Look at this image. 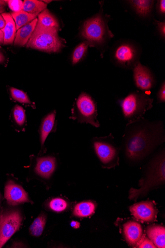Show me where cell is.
<instances>
[{
    "mask_svg": "<svg viewBox=\"0 0 165 248\" xmlns=\"http://www.w3.org/2000/svg\"><path fill=\"white\" fill-rule=\"evenodd\" d=\"M56 168V159L53 156L38 157L36 159L35 168V173L39 176L49 179L55 171Z\"/></svg>",
    "mask_w": 165,
    "mask_h": 248,
    "instance_id": "4fadbf2b",
    "label": "cell"
},
{
    "mask_svg": "<svg viewBox=\"0 0 165 248\" xmlns=\"http://www.w3.org/2000/svg\"><path fill=\"white\" fill-rule=\"evenodd\" d=\"M47 5L37 0H25L23 2L22 11L31 14H38L46 9Z\"/></svg>",
    "mask_w": 165,
    "mask_h": 248,
    "instance_id": "cb8c5ba5",
    "label": "cell"
},
{
    "mask_svg": "<svg viewBox=\"0 0 165 248\" xmlns=\"http://www.w3.org/2000/svg\"><path fill=\"white\" fill-rule=\"evenodd\" d=\"M98 115L95 101L89 94L83 93L76 100L70 119L81 124H89L99 127L100 124L97 120Z\"/></svg>",
    "mask_w": 165,
    "mask_h": 248,
    "instance_id": "8992f818",
    "label": "cell"
},
{
    "mask_svg": "<svg viewBox=\"0 0 165 248\" xmlns=\"http://www.w3.org/2000/svg\"><path fill=\"white\" fill-rule=\"evenodd\" d=\"M96 207L91 202H80L75 208L74 214L75 216L81 217H88L95 213Z\"/></svg>",
    "mask_w": 165,
    "mask_h": 248,
    "instance_id": "603a6c76",
    "label": "cell"
},
{
    "mask_svg": "<svg viewBox=\"0 0 165 248\" xmlns=\"http://www.w3.org/2000/svg\"><path fill=\"white\" fill-rule=\"evenodd\" d=\"M59 29L34 31L27 47L49 53H59L65 46L64 40L58 35Z\"/></svg>",
    "mask_w": 165,
    "mask_h": 248,
    "instance_id": "5b68a950",
    "label": "cell"
},
{
    "mask_svg": "<svg viewBox=\"0 0 165 248\" xmlns=\"http://www.w3.org/2000/svg\"><path fill=\"white\" fill-rule=\"evenodd\" d=\"M158 101L159 103L165 102V82L162 84L157 95Z\"/></svg>",
    "mask_w": 165,
    "mask_h": 248,
    "instance_id": "1f68e13d",
    "label": "cell"
},
{
    "mask_svg": "<svg viewBox=\"0 0 165 248\" xmlns=\"http://www.w3.org/2000/svg\"><path fill=\"white\" fill-rule=\"evenodd\" d=\"M147 234L156 247L165 248V228L160 225L150 227L147 229Z\"/></svg>",
    "mask_w": 165,
    "mask_h": 248,
    "instance_id": "ac0fdd59",
    "label": "cell"
},
{
    "mask_svg": "<svg viewBox=\"0 0 165 248\" xmlns=\"http://www.w3.org/2000/svg\"><path fill=\"white\" fill-rule=\"evenodd\" d=\"M163 122H150L140 119L129 123L126 126L125 153L132 161L145 157L164 138Z\"/></svg>",
    "mask_w": 165,
    "mask_h": 248,
    "instance_id": "6da1fadb",
    "label": "cell"
},
{
    "mask_svg": "<svg viewBox=\"0 0 165 248\" xmlns=\"http://www.w3.org/2000/svg\"><path fill=\"white\" fill-rule=\"evenodd\" d=\"M6 7V2L5 1L0 0V14L4 13Z\"/></svg>",
    "mask_w": 165,
    "mask_h": 248,
    "instance_id": "836d02e7",
    "label": "cell"
},
{
    "mask_svg": "<svg viewBox=\"0 0 165 248\" xmlns=\"http://www.w3.org/2000/svg\"><path fill=\"white\" fill-rule=\"evenodd\" d=\"M6 21V26L2 30L4 34V45H11L13 43L15 37L16 26L15 22L10 13L2 14Z\"/></svg>",
    "mask_w": 165,
    "mask_h": 248,
    "instance_id": "d6986e66",
    "label": "cell"
},
{
    "mask_svg": "<svg viewBox=\"0 0 165 248\" xmlns=\"http://www.w3.org/2000/svg\"><path fill=\"white\" fill-rule=\"evenodd\" d=\"M89 46V43L87 41H85L78 45L73 53L72 62L73 64H76L83 59Z\"/></svg>",
    "mask_w": 165,
    "mask_h": 248,
    "instance_id": "d4e9b609",
    "label": "cell"
},
{
    "mask_svg": "<svg viewBox=\"0 0 165 248\" xmlns=\"http://www.w3.org/2000/svg\"><path fill=\"white\" fill-rule=\"evenodd\" d=\"M156 9L157 13L161 16H165V1L161 0L157 2Z\"/></svg>",
    "mask_w": 165,
    "mask_h": 248,
    "instance_id": "d6a6232c",
    "label": "cell"
},
{
    "mask_svg": "<svg viewBox=\"0 0 165 248\" xmlns=\"http://www.w3.org/2000/svg\"><path fill=\"white\" fill-rule=\"evenodd\" d=\"M107 24V18L104 16L102 10L84 22L81 36L89 43L90 46L101 47L114 36Z\"/></svg>",
    "mask_w": 165,
    "mask_h": 248,
    "instance_id": "7a4b0ae2",
    "label": "cell"
},
{
    "mask_svg": "<svg viewBox=\"0 0 165 248\" xmlns=\"http://www.w3.org/2000/svg\"><path fill=\"white\" fill-rule=\"evenodd\" d=\"M44 3H45V2H46V3H50V2H51V1H44Z\"/></svg>",
    "mask_w": 165,
    "mask_h": 248,
    "instance_id": "f35d334b",
    "label": "cell"
},
{
    "mask_svg": "<svg viewBox=\"0 0 165 248\" xmlns=\"http://www.w3.org/2000/svg\"><path fill=\"white\" fill-rule=\"evenodd\" d=\"M16 24V29L18 30L23 27L26 26L36 18L38 14H31L21 11L11 14Z\"/></svg>",
    "mask_w": 165,
    "mask_h": 248,
    "instance_id": "7402d4cb",
    "label": "cell"
},
{
    "mask_svg": "<svg viewBox=\"0 0 165 248\" xmlns=\"http://www.w3.org/2000/svg\"><path fill=\"white\" fill-rule=\"evenodd\" d=\"M56 111L53 110L41 121L39 127L40 140L42 147L44 146L46 139L52 132H55L57 128Z\"/></svg>",
    "mask_w": 165,
    "mask_h": 248,
    "instance_id": "5bb4252c",
    "label": "cell"
},
{
    "mask_svg": "<svg viewBox=\"0 0 165 248\" xmlns=\"http://www.w3.org/2000/svg\"><path fill=\"white\" fill-rule=\"evenodd\" d=\"M5 1L8 3L9 8L13 13L22 11L23 2L21 0H9V1Z\"/></svg>",
    "mask_w": 165,
    "mask_h": 248,
    "instance_id": "f1b7e54d",
    "label": "cell"
},
{
    "mask_svg": "<svg viewBox=\"0 0 165 248\" xmlns=\"http://www.w3.org/2000/svg\"><path fill=\"white\" fill-rule=\"evenodd\" d=\"M5 61V57L3 53L0 52V63L4 62Z\"/></svg>",
    "mask_w": 165,
    "mask_h": 248,
    "instance_id": "74e56055",
    "label": "cell"
},
{
    "mask_svg": "<svg viewBox=\"0 0 165 248\" xmlns=\"http://www.w3.org/2000/svg\"><path fill=\"white\" fill-rule=\"evenodd\" d=\"M50 208L54 211L60 212L64 211L67 207V202L61 198H55L50 202Z\"/></svg>",
    "mask_w": 165,
    "mask_h": 248,
    "instance_id": "83f0119b",
    "label": "cell"
},
{
    "mask_svg": "<svg viewBox=\"0 0 165 248\" xmlns=\"http://www.w3.org/2000/svg\"><path fill=\"white\" fill-rule=\"evenodd\" d=\"M137 56V51L134 45L127 43L119 45L113 53L115 62L125 67H130L134 65Z\"/></svg>",
    "mask_w": 165,
    "mask_h": 248,
    "instance_id": "ba28073f",
    "label": "cell"
},
{
    "mask_svg": "<svg viewBox=\"0 0 165 248\" xmlns=\"http://www.w3.org/2000/svg\"><path fill=\"white\" fill-rule=\"evenodd\" d=\"M5 197L9 205L15 206L30 202L28 193L20 186L9 180L5 188Z\"/></svg>",
    "mask_w": 165,
    "mask_h": 248,
    "instance_id": "30bf717a",
    "label": "cell"
},
{
    "mask_svg": "<svg viewBox=\"0 0 165 248\" xmlns=\"http://www.w3.org/2000/svg\"><path fill=\"white\" fill-rule=\"evenodd\" d=\"M135 246L138 248H156L153 242L145 236H142L137 243Z\"/></svg>",
    "mask_w": 165,
    "mask_h": 248,
    "instance_id": "f546056e",
    "label": "cell"
},
{
    "mask_svg": "<svg viewBox=\"0 0 165 248\" xmlns=\"http://www.w3.org/2000/svg\"><path fill=\"white\" fill-rule=\"evenodd\" d=\"M153 100L145 93H130L120 102L123 115L129 123L142 119L146 112L153 107Z\"/></svg>",
    "mask_w": 165,
    "mask_h": 248,
    "instance_id": "277c9868",
    "label": "cell"
},
{
    "mask_svg": "<svg viewBox=\"0 0 165 248\" xmlns=\"http://www.w3.org/2000/svg\"><path fill=\"white\" fill-rule=\"evenodd\" d=\"M124 233L128 243L132 246H135L143 236V229L136 222L130 221L123 225Z\"/></svg>",
    "mask_w": 165,
    "mask_h": 248,
    "instance_id": "9a60e30c",
    "label": "cell"
},
{
    "mask_svg": "<svg viewBox=\"0 0 165 248\" xmlns=\"http://www.w3.org/2000/svg\"><path fill=\"white\" fill-rule=\"evenodd\" d=\"M37 21L38 18H36L29 24L18 30L14 41L15 46L22 47L27 45L34 31Z\"/></svg>",
    "mask_w": 165,
    "mask_h": 248,
    "instance_id": "e0dca14e",
    "label": "cell"
},
{
    "mask_svg": "<svg viewBox=\"0 0 165 248\" xmlns=\"http://www.w3.org/2000/svg\"><path fill=\"white\" fill-rule=\"evenodd\" d=\"M12 121L15 128L20 131H25L27 126L26 111L21 106L15 105L12 111Z\"/></svg>",
    "mask_w": 165,
    "mask_h": 248,
    "instance_id": "44dd1931",
    "label": "cell"
},
{
    "mask_svg": "<svg viewBox=\"0 0 165 248\" xmlns=\"http://www.w3.org/2000/svg\"><path fill=\"white\" fill-rule=\"evenodd\" d=\"M4 34L2 30H0V45L4 44Z\"/></svg>",
    "mask_w": 165,
    "mask_h": 248,
    "instance_id": "8d00e7d4",
    "label": "cell"
},
{
    "mask_svg": "<svg viewBox=\"0 0 165 248\" xmlns=\"http://www.w3.org/2000/svg\"><path fill=\"white\" fill-rule=\"evenodd\" d=\"M93 145L99 158L104 165H111L115 161L117 151L112 145L98 140L94 142Z\"/></svg>",
    "mask_w": 165,
    "mask_h": 248,
    "instance_id": "7c38bea8",
    "label": "cell"
},
{
    "mask_svg": "<svg viewBox=\"0 0 165 248\" xmlns=\"http://www.w3.org/2000/svg\"><path fill=\"white\" fill-rule=\"evenodd\" d=\"M165 155L161 154L151 163L146 176L140 182L139 189L132 188L130 191L129 198L136 199L141 195H145L153 187L165 183Z\"/></svg>",
    "mask_w": 165,
    "mask_h": 248,
    "instance_id": "3957f363",
    "label": "cell"
},
{
    "mask_svg": "<svg viewBox=\"0 0 165 248\" xmlns=\"http://www.w3.org/2000/svg\"><path fill=\"white\" fill-rule=\"evenodd\" d=\"M6 26V21L2 15L0 14V30H3Z\"/></svg>",
    "mask_w": 165,
    "mask_h": 248,
    "instance_id": "e575fe53",
    "label": "cell"
},
{
    "mask_svg": "<svg viewBox=\"0 0 165 248\" xmlns=\"http://www.w3.org/2000/svg\"><path fill=\"white\" fill-rule=\"evenodd\" d=\"M156 25L160 36L165 39V22L155 20Z\"/></svg>",
    "mask_w": 165,
    "mask_h": 248,
    "instance_id": "4dcf8cb0",
    "label": "cell"
},
{
    "mask_svg": "<svg viewBox=\"0 0 165 248\" xmlns=\"http://www.w3.org/2000/svg\"><path fill=\"white\" fill-rule=\"evenodd\" d=\"M71 226L75 229H78L80 227V223L77 221H73L71 222Z\"/></svg>",
    "mask_w": 165,
    "mask_h": 248,
    "instance_id": "d590c367",
    "label": "cell"
},
{
    "mask_svg": "<svg viewBox=\"0 0 165 248\" xmlns=\"http://www.w3.org/2000/svg\"><path fill=\"white\" fill-rule=\"evenodd\" d=\"M11 96L13 100L20 103L31 105L32 102L27 94L18 89L11 87L10 89Z\"/></svg>",
    "mask_w": 165,
    "mask_h": 248,
    "instance_id": "4316f807",
    "label": "cell"
},
{
    "mask_svg": "<svg viewBox=\"0 0 165 248\" xmlns=\"http://www.w3.org/2000/svg\"><path fill=\"white\" fill-rule=\"evenodd\" d=\"M60 27V25L57 18L46 9L39 14L37 23L34 31L51 29L59 30Z\"/></svg>",
    "mask_w": 165,
    "mask_h": 248,
    "instance_id": "2e32d148",
    "label": "cell"
},
{
    "mask_svg": "<svg viewBox=\"0 0 165 248\" xmlns=\"http://www.w3.org/2000/svg\"><path fill=\"white\" fill-rule=\"evenodd\" d=\"M134 78L135 85L144 92L149 91L154 85L153 74L147 67L137 62L134 68Z\"/></svg>",
    "mask_w": 165,
    "mask_h": 248,
    "instance_id": "9c48e42d",
    "label": "cell"
},
{
    "mask_svg": "<svg viewBox=\"0 0 165 248\" xmlns=\"http://www.w3.org/2000/svg\"><path fill=\"white\" fill-rule=\"evenodd\" d=\"M130 210L135 218L143 221H154L157 214L152 202L149 201L138 202L131 206Z\"/></svg>",
    "mask_w": 165,
    "mask_h": 248,
    "instance_id": "8fae6325",
    "label": "cell"
},
{
    "mask_svg": "<svg viewBox=\"0 0 165 248\" xmlns=\"http://www.w3.org/2000/svg\"><path fill=\"white\" fill-rule=\"evenodd\" d=\"M45 224V218L44 215L36 218L31 224L30 231V233L34 236L38 237L41 235L44 230Z\"/></svg>",
    "mask_w": 165,
    "mask_h": 248,
    "instance_id": "484cf974",
    "label": "cell"
},
{
    "mask_svg": "<svg viewBox=\"0 0 165 248\" xmlns=\"http://www.w3.org/2000/svg\"><path fill=\"white\" fill-rule=\"evenodd\" d=\"M22 217L17 210L4 211L0 214V248L19 230Z\"/></svg>",
    "mask_w": 165,
    "mask_h": 248,
    "instance_id": "52a82bcc",
    "label": "cell"
},
{
    "mask_svg": "<svg viewBox=\"0 0 165 248\" xmlns=\"http://www.w3.org/2000/svg\"><path fill=\"white\" fill-rule=\"evenodd\" d=\"M129 3L135 13L142 17H147L150 14L154 5L153 1L149 0H135L130 1Z\"/></svg>",
    "mask_w": 165,
    "mask_h": 248,
    "instance_id": "ffe728a7",
    "label": "cell"
}]
</instances>
